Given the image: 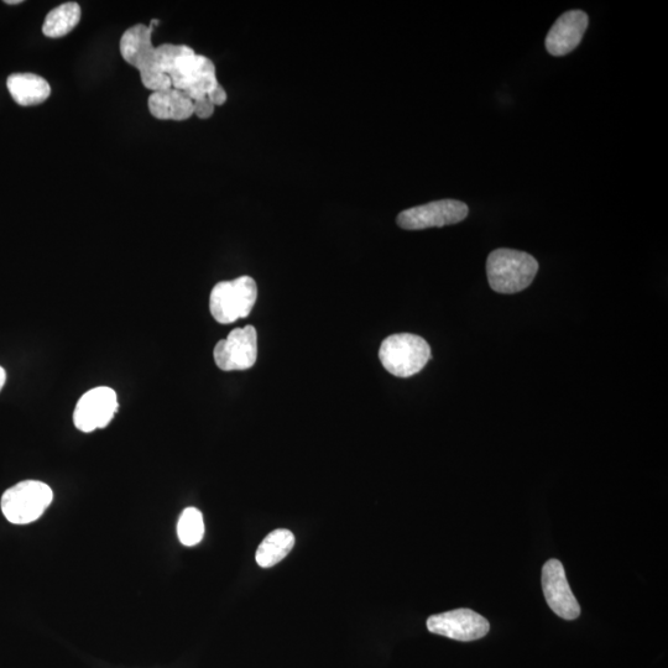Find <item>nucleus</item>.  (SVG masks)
Masks as SVG:
<instances>
[{"label":"nucleus","instance_id":"aec40b11","mask_svg":"<svg viewBox=\"0 0 668 668\" xmlns=\"http://www.w3.org/2000/svg\"><path fill=\"white\" fill-rule=\"evenodd\" d=\"M5 382H7V373L3 367H0V391L4 388Z\"/></svg>","mask_w":668,"mask_h":668},{"label":"nucleus","instance_id":"a211bd4d","mask_svg":"<svg viewBox=\"0 0 668 668\" xmlns=\"http://www.w3.org/2000/svg\"><path fill=\"white\" fill-rule=\"evenodd\" d=\"M215 106L208 98L200 99V101L193 102V114L200 119H208L215 113Z\"/></svg>","mask_w":668,"mask_h":668},{"label":"nucleus","instance_id":"1a4fd4ad","mask_svg":"<svg viewBox=\"0 0 668 668\" xmlns=\"http://www.w3.org/2000/svg\"><path fill=\"white\" fill-rule=\"evenodd\" d=\"M116 391L107 386L87 391L73 411V422L78 430L90 433L104 429L113 420L118 410Z\"/></svg>","mask_w":668,"mask_h":668},{"label":"nucleus","instance_id":"ddd939ff","mask_svg":"<svg viewBox=\"0 0 668 668\" xmlns=\"http://www.w3.org/2000/svg\"><path fill=\"white\" fill-rule=\"evenodd\" d=\"M7 87L14 101L23 107L38 106L51 95L49 82L35 73H13Z\"/></svg>","mask_w":668,"mask_h":668},{"label":"nucleus","instance_id":"dca6fc26","mask_svg":"<svg viewBox=\"0 0 668 668\" xmlns=\"http://www.w3.org/2000/svg\"><path fill=\"white\" fill-rule=\"evenodd\" d=\"M82 10L80 4L67 2L59 5L46 15L43 33L46 38L60 39L69 35L80 23Z\"/></svg>","mask_w":668,"mask_h":668},{"label":"nucleus","instance_id":"2eb2a0df","mask_svg":"<svg viewBox=\"0 0 668 668\" xmlns=\"http://www.w3.org/2000/svg\"><path fill=\"white\" fill-rule=\"evenodd\" d=\"M295 536L290 530L279 529L270 532L257 551V563L260 567L270 568L278 565L295 546Z\"/></svg>","mask_w":668,"mask_h":668},{"label":"nucleus","instance_id":"0eeeda50","mask_svg":"<svg viewBox=\"0 0 668 668\" xmlns=\"http://www.w3.org/2000/svg\"><path fill=\"white\" fill-rule=\"evenodd\" d=\"M469 208L466 203L456 200H441L427 205L409 208L400 213L396 222L406 231L441 228L461 223L468 217Z\"/></svg>","mask_w":668,"mask_h":668},{"label":"nucleus","instance_id":"412c9836","mask_svg":"<svg viewBox=\"0 0 668 668\" xmlns=\"http://www.w3.org/2000/svg\"><path fill=\"white\" fill-rule=\"evenodd\" d=\"M23 0H5V4L8 5H17V4H22Z\"/></svg>","mask_w":668,"mask_h":668},{"label":"nucleus","instance_id":"f3484780","mask_svg":"<svg viewBox=\"0 0 668 668\" xmlns=\"http://www.w3.org/2000/svg\"><path fill=\"white\" fill-rule=\"evenodd\" d=\"M177 536L182 545L187 547L200 544L205 536V523L200 510L196 508H187L182 511L177 524Z\"/></svg>","mask_w":668,"mask_h":668},{"label":"nucleus","instance_id":"4468645a","mask_svg":"<svg viewBox=\"0 0 668 668\" xmlns=\"http://www.w3.org/2000/svg\"><path fill=\"white\" fill-rule=\"evenodd\" d=\"M148 107L151 116L160 120L182 122L193 116V102L184 92L175 88L154 92L149 97Z\"/></svg>","mask_w":668,"mask_h":668},{"label":"nucleus","instance_id":"9b49d317","mask_svg":"<svg viewBox=\"0 0 668 668\" xmlns=\"http://www.w3.org/2000/svg\"><path fill=\"white\" fill-rule=\"evenodd\" d=\"M542 589L552 612L566 620L581 614V607L568 584L565 568L558 560H550L542 568Z\"/></svg>","mask_w":668,"mask_h":668},{"label":"nucleus","instance_id":"f8f14e48","mask_svg":"<svg viewBox=\"0 0 668 668\" xmlns=\"http://www.w3.org/2000/svg\"><path fill=\"white\" fill-rule=\"evenodd\" d=\"M588 15L582 10L562 14L546 38V49L552 56H565L577 48L588 28Z\"/></svg>","mask_w":668,"mask_h":668},{"label":"nucleus","instance_id":"7ed1b4c3","mask_svg":"<svg viewBox=\"0 0 668 668\" xmlns=\"http://www.w3.org/2000/svg\"><path fill=\"white\" fill-rule=\"evenodd\" d=\"M379 358L390 374L398 378H410L429 363L431 348L424 338L416 334H393L382 343Z\"/></svg>","mask_w":668,"mask_h":668},{"label":"nucleus","instance_id":"20e7f679","mask_svg":"<svg viewBox=\"0 0 668 668\" xmlns=\"http://www.w3.org/2000/svg\"><path fill=\"white\" fill-rule=\"evenodd\" d=\"M167 76L172 88L184 92L192 102L207 98L219 86L215 64L208 57L197 55L190 46L177 57Z\"/></svg>","mask_w":668,"mask_h":668},{"label":"nucleus","instance_id":"6ab92c4d","mask_svg":"<svg viewBox=\"0 0 668 668\" xmlns=\"http://www.w3.org/2000/svg\"><path fill=\"white\" fill-rule=\"evenodd\" d=\"M208 99L213 103V106H223L227 102L228 96L226 90L219 85L213 90L210 95L207 96Z\"/></svg>","mask_w":668,"mask_h":668},{"label":"nucleus","instance_id":"6e6552de","mask_svg":"<svg viewBox=\"0 0 668 668\" xmlns=\"http://www.w3.org/2000/svg\"><path fill=\"white\" fill-rule=\"evenodd\" d=\"M213 357L223 372L252 368L258 358L257 330L253 326L236 328L227 339L217 343Z\"/></svg>","mask_w":668,"mask_h":668},{"label":"nucleus","instance_id":"f257e3e1","mask_svg":"<svg viewBox=\"0 0 668 668\" xmlns=\"http://www.w3.org/2000/svg\"><path fill=\"white\" fill-rule=\"evenodd\" d=\"M539 263L519 250L497 249L487 260L489 285L498 294H518L535 280Z\"/></svg>","mask_w":668,"mask_h":668},{"label":"nucleus","instance_id":"9d476101","mask_svg":"<svg viewBox=\"0 0 668 668\" xmlns=\"http://www.w3.org/2000/svg\"><path fill=\"white\" fill-rule=\"evenodd\" d=\"M430 633L446 636L457 641H474L489 633L488 620L471 609H457L452 612L432 615L427 620Z\"/></svg>","mask_w":668,"mask_h":668},{"label":"nucleus","instance_id":"f03ea898","mask_svg":"<svg viewBox=\"0 0 668 668\" xmlns=\"http://www.w3.org/2000/svg\"><path fill=\"white\" fill-rule=\"evenodd\" d=\"M154 24H137L129 28L120 39V54L130 66L140 72L145 88L153 92L170 90V77L155 70Z\"/></svg>","mask_w":668,"mask_h":668},{"label":"nucleus","instance_id":"423d86ee","mask_svg":"<svg viewBox=\"0 0 668 668\" xmlns=\"http://www.w3.org/2000/svg\"><path fill=\"white\" fill-rule=\"evenodd\" d=\"M258 299V286L250 276L218 283L211 292L210 310L222 325H231L252 312Z\"/></svg>","mask_w":668,"mask_h":668},{"label":"nucleus","instance_id":"39448f33","mask_svg":"<svg viewBox=\"0 0 668 668\" xmlns=\"http://www.w3.org/2000/svg\"><path fill=\"white\" fill-rule=\"evenodd\" d=\"M52 499L54 492L48 484L39 480H24L3 494L0 506L9 523L26 525L40 519Z\"/></svg>","mask_w":668,"mask_h":668}]
</instances>
